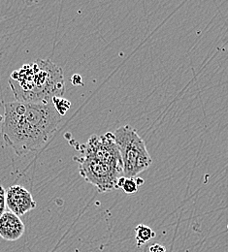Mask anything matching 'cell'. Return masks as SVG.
Listing matches in <instances>:
<instances>
[{"instance_id": "obj_1", "label": "cell", "mask_w": 228, "mask_h": 252, "mask_svg": "<svg viewBox=\"0 0 228 252\" xmlns=\"http://www.w3.org/2000/svg\"><path fill=\"white\" fill-rule=\"evenodd\" d=\"M62 117L54 105L24 102L4 103L1 135L19 156L37 151L52 136Z\"/></svg>"}, {"instance_id": "obj_2", "label": "cell", "mask_w": 228, "mask_h": 252, "mask_svg": "<svg viewBox=\"0 0 228 252\" xmlns=\"http://www.w3.org/2000/svg\"><path fill=\"white\" fill-rule=\"evenodd\" d=\"M8 83L18 102L47 104L65 92L63 70L51 59H38L14 71Z\"/></svg>"}, {"instance_id": "obj_3", "label": "cell", "mask_w": 228, "mask_h": 252, "mask_svg": "<svg viewBox=\"0 0 228 252\" xmlns=\"http://www.w3.org/2000/svg\"><path fill=\"white\" fill-rule=\"evenodd\" d=\"M114 136L122 156L124 176L134 178L152 164L146 144L134 128L121 126L114 132Z\"/></svg>"}, {"instance_id": "obj_4", "label": "cell", "mask_w": 228, "mask_h": 252, "mask_svg": "<svg viewBox=\"0 0 228 252\" xmlns=\"http://www.w3.org/2000/svg\"><path fill=\"white\" fill-rule=\"evenodd\" d=\"M74 160L79 163L80 175L99 192L116 189L117 181L123 175L122 172L88 155L76 156Z\"/></svg>"}, {"instance_id": "obj_5", "label": "cell", "mask_w": 228, "mask_h": 252, "mask_svg": "<svg viewBox=\"0 0 228 252\" xmlns=\"http://www.w3.org/2000/svg\"><path fill=\"white\" fill-rule=\"evenodd\" d=\"M81 153L108 164L123 173V161L119 148L115 142L114 133L92 135L86 145L82 146Z\"/></svg>"}, {"instance_id": "obj_6", "label": "cell", "mask_w": 228, "mask_h": 252, "mask_svg": "<svg viewBox=\"0 0 228 252\" xmlns=\"http://www.w3.org/2000/svg\"><path fill=\"white\" fill-rule=\"evenodd\" d=\"M5 201L9 211L18 216L25 215L36 208V202L31 193L22 185H13L6 190Z\"/></svg>"}, {"instance_id": "obj_7", "label": "cell", "mask_w": 228, "mask_h": 252, "mask_svg": "<svg viewBox=\"0 0 228 252\" xmlns=\"http://www.w3.org/2000/svg\"><path fill=\"white\" fill-rule=\"evenodd\" d=\"M25 231V226L20 216L11 211H5L0 217V237L8 242L20 240Z\"/></svg>"}, {"instance_id": "obj_8", "label": "cell", "mask_w": 228, "mask_h": 252, "mask_svg": "<svg viewBox=\"0 0 228 252\" xmlns=\"http://www.w3.org/2000/svg\"><path fill=\"white\" fill-rule=\"evenodd\" d=\"M134 231L137 248H141L142 246L148 244L155 237V233L153 232V230L145 224L137 225Z\"/></svg>"}, {"instance_id": "obj_9", "label": "cell", "mask_w": 228, "mask_h": 252, "mask_svg": "<svg viewBox=\"0 0 228 252\" xmlns=\"http://www.w3.org/2000/svg\"><path fill=\"white\" fill-rule=\"evenodd\" d=\"M116 188H123L124 191L127 194H134L138 191V185H137L135 177L134 178H128L126 176L119 177L117 181V187Z\"/></svg>"}, {"instance_id": "obj_10", "label": "cell", "mask_w": 228, "mask_h": 252, "mask_svg": "<svg viewBox=\"0 0 228 252\" xmlns=\"http://www.w3.org/2000/svg\"><path fill=\"white\" fill-rule=\"evenodd\" d=\"M52 104L54 105L56 111L58 112V114H59L61 117H63V116L66 114V112L68 111V109H69L70 106H71V103H70L68 100H66V99H64V98H62V97L54 98V99L52 100Z\"/></svg>"}, {"instance_id": "obj_11", "label": "cell", "mask_w": 228, "mask_h": 252, "mask_svg": "<svg viewBox=\"0 0 228 252\" xmlns=\"http://www.w3.org/2000/svg\"><path fill=\"white\" fill-rule=\"evenodd\" d=\"M5 195H6V190L4 189L3 186L0 185V217L3 215L6 209V201H5Z\"/></svg>"}, {"instance_id": "obj_12", "label": "cell", "mask_w": 228, "mask_h": 252, "mask_svg": "<svg viewBox=\"0 0 228 252\" xmlns=\"http://www.w3.org/2000/svg\"><path fill=\"white\" fill-rule=\"evenodd\" d=\"M145 252H166V249L164 246L160 245V244H153L150 247H148Z\"/></svg>"}, {"instance_id": "obj_13", "label": "cell", "mask_w": 228, "mask_h": 252, "mask_svg": "<svg viewBox=\"0 0 228 252\" xmlns=\"http://www.w3.org/2000/svg\"><path fill=\"white\" fill-rule=\"evenodd\" d=\"M71 82L74 85H82L83 84V80H82V77L80 75H74L71 79Z\"/></svg>"}, {"instance_id": "obj_14", "label": "cell", "mask_w": 228, "mask_h": 252, "mask_svg": "<svg viewBox=\"0 0 228 252\" xmlns=\"http://www.w3.org/2000/svg\"><path fill=\"white\" fill-rule=\"evenodd\" d=\"M135 180H136V183L138 186H140L141 184L144 183V180H143L142 178H140V177H135Z\"/></svg>"}]
</instances>
